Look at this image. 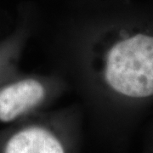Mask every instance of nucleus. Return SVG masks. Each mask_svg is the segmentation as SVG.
<instances>
[{
  "instance_id": "obj_2",
  "label": "nucleus",
  "mask_w": 153,
  "mask_h": 153,
  "mask_svg": "<svg viewBox=\"0 0 153 153\" xmlns=\"http://www.w3.org/2000/svg\"><path fill=\"white\" fill-rule=\"evenodd\" d=\"M44 89L34 79H25L0 90V121H14L43 100Z\"/></svg>"
},
{
  "instance_id": "obj_3",
  "label": "nucleus",
  "mask_w": 153,
  "mask_h": 153,
  "mask_svg": "<svg viewBox=\"0 0 153 153\" xmlns=\"http://www.w3.org/2000/svg\"><path fill=\"white\" fill-rule=\"evenodd\" d=\"M4 153H66L60 139L41 126H30L7 140Z\"/></svg>"
},
{
  "instance_id": "obj_1",
  "label": "nucleus",
  "mask_w": 153,
  "mask_h": 153,
  "mask_svg": "<svg viewBox=\"0 0 153 153\" xmlns=\"http://www.w3.org/2000/svg\"><path fill=\"white\" fill-rule=\"evenodd\" d=\"M106 79L116 91L129 97L153 94V37L136 35L110 51Z\"/></svg>"
}]
</instances>
